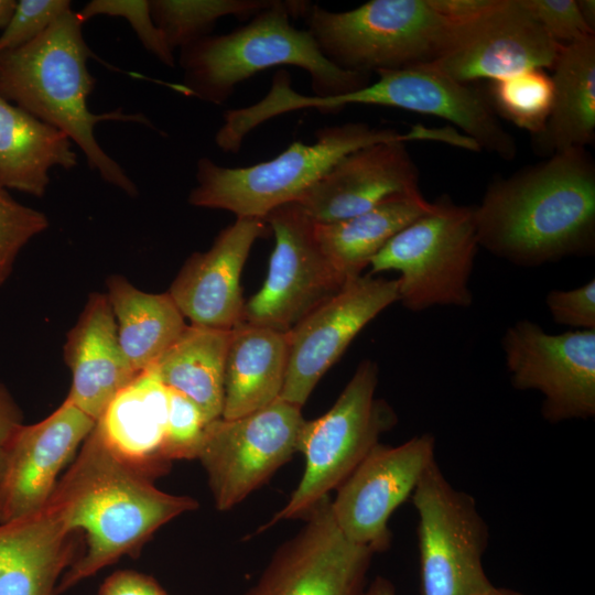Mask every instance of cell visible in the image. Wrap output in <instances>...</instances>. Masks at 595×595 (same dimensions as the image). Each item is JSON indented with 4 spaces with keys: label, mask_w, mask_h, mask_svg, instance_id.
Wrapping results in <instances>:
<instances>
[{
    "label": "cell",
    "mask_w": 595,
    "mask_h": 595,
    "mask_svg": "<svg viewBox=\"0 0 595 595\" xmlns=\"http://www.w3.org/2000/svg\"><path fill=\"white\" fill-rule=\"evenodd\" d=\"M96 421L68 400L45 419L13 434L0 475V523L42 509L58 475Z\"/></svg>",
    "instance_id": "cell-18"
},
{
    "label": "cell",
    "mask_w": 595,
    "mask_h": 595,
    "mask_svg": "<svg viewBox=\"0 0 595 595\" xmlns=\"http://www.w3.org/2000/svg\"><path fill=\"white\" fill-rule=\"evenodd\" d=\"M167 388L154 367L141 371L108 404L94 430L123 461L149 476L163 474Z\"/></svg>",
    "instance_id": "cell-23"
},
{
    "label": "cell",
    "mask_w": 595,
    "mask_h": 595,
    "mask_svg": "<svg viewBox=\"0 0 595 595\" xmlns=\"http://www.w3.org/2000/svg\"><path fill=\"white\" fill-rule=\"evenodd\" d=\"M479 247L534 267L595 248V164L573 148L493 181L473 207Z\"/></svg>",
    "instance_id": "cell-1"
},
{
    "label": "cell",
    "mask_w": 595,
    "mask_h": 595,
    "mask_svg": "<svg viewBox=\"0 0 595 595\" xmlns=\"http://www.w3.org/2000/svg\"><path fill=\"white\" fill-rule=\"evenodd\" d=\"M304 421L300 407L279 398L252 413L206 424L196 458L219 511L238 505L291 459Z\"/></svg>",
    "instance_id": "cell-11"
},
{
    "label": "cell",
    "mask_w": 595,
    "mask_h": 595,
    "mask_svg": "<svg viewBox=\"0 0 595 595\" xmlns=\"http://www.w3.org/2000/svg\"><path fill=\"white\" fill-rule=\"evenodd\" d=\"M418 193L419 170L405 142L386 141L340 159L294 203L314 224H331Z\"/></svg>",
    "instance_id": "cell-19"
},
{
    "label": "cell",
    "mask_w": 595,
    "mask_h": 595,
    "mask_svg": "<svg viewBox=\"0 0 595 595\" xmlns=\"http://www.w3.org/2000/svg\"><path fill=\"white\" fill-rule=\"evenodd\" d=\"M83 24L78 13L69 10L28 44L0 53V95L65 132L105 182L136 196V184L104 151L94 129L102 121L153 125L142 113L89 110L87 98L96 80L87 67L94 53L83 36Z\"/></svg>",
    "instance_id": "cell-3"
},
{
    "label": "cell",
    "mask_w": 595,
    "mask_h": 595,
    "mask_svg": "<svg viewBox=\"0 0 595 595\" xmlns=\"http://www.w3.org/2000/svg\"><path fill=\"white\" fill-rule=\"evenodd\" d=\"M64 360L72 372L66 400L97 421L112 399L139 374L120 348L106 293L94 292L66 335Z\"/></svg>",
    "instance_id": "cell-21"
},
{
    "label": "cell",
    "mask_w": 595,
    "mask_h": 595,
    "mask_svg": "<svg viewBox=\"0 0 595 595\" xmlns=\"http://www.w3.org/2000/svg\"><path fill=\"white\" fill-rule=\"evenodd\" d=\"M439 15L453 24L470 21L493 8L497 0H426Z\"/></svg>",
    "instance_id": "cell-39"
},
{
    "label": "cell",
    "mask_w": 595,
    "mask_h": 595,
    "mask_svg": "<svg viewBox=\"0 0 595 595\" xmlns=\"http://www.w3.org/2000/svg\"><path fill=\"white\" fill-rule=\"evenodd\" d=\"M106 295L122 354L138 374L154 366L187 326L167 292L141 291L121 274L107 279Z\"/></svg>",
    "instance_id": "cell-27"
},
{
    "label": "cell",
    "mask_w": 595,
    "mask_h": 595,
    "mask_svg": "<svg viewBox=\"0 0 595 595\" xmlns=\"http://www.w3.org/2000/svg\"><path fill=\"white\" fill-rule=\"evenodd\" d=\"M480 595H523L517 591L504 587H496L495 585L487 592Z\"/></svg>",
    "instance_id": "cell-44"
},
{
    "label": "cell",
    "mask_w": 595,
    "mask_h": 595,
    "mask_svg": "<svg viewBox=\"0 0 595 595\" xmlns=\"http://www.w3.org/2000/svg\"><path fill=\"white\" fill-rule=\"evenodd\" d=\"M563 46L523 0H497L482 15L454 24L445 48L430 64L461 83L491 82L527 69L552 68Z\"/></svg>",
    "instance_id": "cell-16"
},
{
    "label": "cell",
    "mask_w": 595,
    "mask_h": 595,
    "mask_svg": "<svg viewBox=\"0 0 595 595\" xmlns=\"http://www.w3.org/2000/svg\"><path fill=\"white\" fill-rule=\"evenodd\" d=\"M22 412L8 389L0 383V475L9 443L22 425Z\"/></svg>",
    "instance_id": "cell-40"
},
{
    "label": "cell",
    "mask_w": 595,
    "mask_h": 595,
    "mask_svg": "<svg viewBox=\"0 0 595 595\" xmlns=\"http://www.w3.org/2000/svg\"><path fill=\"white\" fill-rule=\"evenodd\" d=\"M316 141H294L275 158L244 167H226L208 158L196 164V181L188 203L196 207L224 209L237 217L264 219L270 212L294 203L347 154L386 141L429 140L452 144V128L421 125L407 132L379 129L363 122L321 128Z\"/></svg>",
    "instance_id": "cell-5"
},
{
    "label": "cell",
    "mask_w": 595,
    "mask_h": 595,
    "mask_svg": "<svg viewBox=\"0 0 595 595\" xmlns=\"http://www.w3.org/2000/svg\"><path fill=\"white\" fill-rule=\"evenodd\" d=\"M85 23L97 15L120 17L129 22L143 47L169 67L175 66L174 51L155 25L148 0H93L79 12Z\"/></svg>",
    "instance_id": "cell-33"
},
{
    "label": "cell",
    "mask_w": 595,
    "mask_h": 595,
    "mask_svg": "<svg viewBox=\"0 0 595 595\" xmlns=\"http://www.w3.org/2000/svg\"><path fill=\"white\" fill-rule=\"evenodd\" d=\"M286 365V333L245 322L235 326L225 360L221 418L236 419L279 399Z\"/></svg>",
    "instance_id": "cell-24"
},
{
    "label": "cell",
    "mask_w": 595,
    "mask_h": 595,
    "mask_svg": "<svg viewBox=\"0 0 595 595\" xmlns=\"http://www.w3.org/2000/svg\"><path fill=\"white\" fill-rule=\"evenodd\" d=\"M76 534L46 507L0 523V595H56Z\"/></svg>",
    "instance_id": "cell-22"
},
{
    "label": "cell",
    "mask_w": 595,
    "mask_h": 595,
    "mask_svg": "<svg viewBox=\"0 0 595 595\" xmlns=\"http://www.w3.org/2000/svg\"><path fill=\"white\" fill-rule=\"evenodd\" d=\"M379 79L349 94L332 97L298 94V110L315 109L332 113L347 105H375L435 116L452 122L473 140L479 150L512 160L516 141L502 127L488 95L470 84L461 83L431 64L379 71Z\"/></svg>",
    "instance_id": "cell-10"
},
{
    "label": "cell",
    "mask_w": 595,
    "mask_h": 595,
    "mask_svg": "<svg viewBox=\"0 0 595 595\" xmlns=\"http://www.w3.org/2000/svg\"><path fill=\"white\" fill-rule=\"evenodd\" d=\"M50 226L47 216L0 188V288L13 271L21 250Z\"/></svg>",
    "instance_id": "cell-32"
},
{
    "label": "cell",
    "mask_w": 595,
    "mask_h": 595,
    "mask_svg": "<svg viewBox=\"0 0 595 595\" xmlns=\"http://www.w3.org/2000/svg\"><path fill=\"white\" fill-rule=\"evenodd\" d=\"M576 4L584 22L592 31L595 32V1L576 0Z\"/></svg>",
    "instance_id": "cell-42"
},
{
    "label": "cell",
    "mask_w": 595,
    "mask_h": 595,
    "mask_svg": "<svg viewBox=\"0 0 595 595\" xmlns=\"http://www.w3.org/2000/svg\"><path fill=\"white\" fill-rule=\"evenodd\" d=\"M275 245L261 289L244 305L242 322L288 333L348 282L322 251L314 223L296 203L264 218Z\"/></svg>",
    "instance_id": "cell-12"
},
{
    "label": "cell",
    "mask_w": 595,
    "mask_h": 595,
    "mask_svg": "<svg viewBox=\"0 0 595 595\" xmlns=\"http://www.w3.org/2000/svg\"><path fill=\"white\" fill-rule=\"evenodd\" d=\"M167 393L164 456L170 463L175 459L196 458L207 424L204 415L198 407L182 393L170 388Z\"/></svg>",
    "instance_id": "cell-34"
},
{
    "label": "cell",
    "mask_w": 595,
    "mask_h": 595,
    "mask_svg": "<svg viewBox=\"0 0 595 595\" xmlns=\"http://www.w3.org/2000/svg\"><path fill=\"white\" fill-rule=\"evenodd\" d=\"M69 0H20L0 34V53L19 48L72 10Z\"/></svg>",
    "instance_id": "cell-35"
},
{
    "label": "cell",
    "mask_w": 595,
    "mask_h": 595,
    "mask_svg": "<svg viewBox=\"0 0 595 595\" xmlns=\"http://www.w3.org/2000/svg\"><path fill=\"white\" fill-rule=\"evenodd\" d=\"M277 0H152L150 11L155 25L174 51L210 35L218 19L253 17L274 6Z\"/></svg>",
    "instance_id": "cell-30"
},
{
    "label": "cell",
    "mask_w": 595,
    "mask_h": 595,
    "mask_svg": "<svg viewBox=\"0 0 595 595\" xmlns=\"http://www.w3.org/2000/svg\"><path fill=\"white\" fill-rule=\"evenodd\" d=\"M77 154L62 130L0 95V188L43 197L54 166L75 167Z\"/></svg>",
    "instance_id": "cell-25"
},
{
    "label": "cell",
    "mask_w": 595,
    "mask_h": 595,
    "mask_svg": "<svg viewBox=\"0 0 595 595\" xmlns=\"http://www.w3.org/2000/svg\"><path fill=\"white\" fill-rule=\"evenodd\" d=\"M378 366L363 360L334 405L322 416L304 421L298 452L304 472L288 502L259 528L264 531L283 520L304 518L348 477L398 422L393 409L376 398Z\"/></svg>",
    "instance_id": "cell-7"
},
{
    "label": "cell",
    "mask_w": 595,
    "mask_h": 595,
    "mask_svg": "<svg viewBox=\"0 0 595 595\" xmlns=\"http://www.w3.org/2000/svg\"><path fill=\"white\" fill-rule=\"evenodd\" d=\"M98 595H169L152 576L131 570L109 575L101 584Z\"/></svg>",
    "instance_id": "cell-38"
},
{
    "label": "cell",
    "mask_w": 595,
    "mask_h": 595,
    "mask_svg": "<svg viewBox=\"0 0 595 595\" xmlns=\"http://www.w3.org/2000/svg\"><path fill=\"white\" fill-rule=\"evenodd\" d=\"M304 19L329 62L366 75L434 62L454 26L426 0H371L342 12L311 4Z\"/></svg>",
    "instance_id": "cell-6"
},
{
    "label": "cell",
    "mask_w": 595,
    "mask_h": 595,
    "mask_svg": "<svg viewBox=\"0 0 595 595\" xmlns=\"http://www.w3.org/2000/svg\"><path fill=\"white\" fill-rule=\"evenodd\" d=\"M523 3L561 45L595 36L581 17L576 0H523Z\"/></svg>",
    "instance_id": "cell-36"
},
{
    "label": "cell",
    "mask_w": 595,
    "mask_h": 595,
    "mask_svg": "<svg viewBox=\"0 0 595 595\" xmlns=\"http://www.w3.org/2000/svg\"><path fill=\"white\" fill-rule=\"evenodd\" d=\"M17 1L14 0H0V29H4L10 21L13 11L15 9Z\"/></svg>",
    "instance_id": "cell-43"
},
{
    "label": "cell",
    "mask_w": 595,
    "mask_h": 595,
    "mask_svg": "<svg viewBox=\"0 0 595 595\" xmlns=\"http://www.w3.org/2000/svg\"><path fill=\"white\" fill-rule=\"evenodd\" d=\"M363 595H397L393 584L383 576H376L367 584Z\"/></svg>",
    "instance_id": "cell-41"
},
{
    "label": "cell",
    "mask_w": 595,
    "mask_h": 595,
    "mask_svg": "<svg viewBox=\"0 0 595 595\" xmlns=\"http://www.w3.org/2000/svg\"><path fill=\"white\" fill-rule=\"evenodd\" d=\"M309 1H282L260 11L247 24L221 35H206L181 47L183 83L178 91L221 105L241 82L275 66L307 72L314 96L332 97L358 90L370 75L348 72L329 62L307 30L296 29L291 17H303Z\"/></svg>",
    "instance_id": "cell-4"
},
{
    "label": "cell",
    "mask_w": 595,
    "mask_h": 595,
    "mask_svg": "<svg viewBox=\"0 0 595 595\" xmlns=\"http://www.w3.org/2000/svg\"><path fill=\"white\" fill-rule=\"evenodd\" d=\"M487 95L497 116L534 137L543 131L550 117L553 84L543 69L532 68L491 80Z\"/></svg>",
    "instance_id": "cell-31"
},
{
    "label": "cell",
    "mask_w": 595,
    "mask_h": 595,
    "mask_svg": "<svg viewBox=\"0 0 595 595\" xmlns=\"http://www.w3.org/2000/svg\"><path fill=\"white\" fill-rule=\"evenodd\" d=\"M398 301V279L360 275L304 317L286 333L288 365L280 399L302 408L361 329Z\"/></svg>",
    "instance_id": "cell-17"
},
{
    "label": "cell",
    "mask_w": 595,
    "mask_h": 595,
    "mask_svg": "<svg viewBox=\"0 0 595 595\" xmlns=\"http://www.w3.org/2000/svg\"><path fill=\"white\" fill-rule=\"evenodd\" d=\"M478 247L473 207L441 198L396 234L369 267L371 273L399 272V302L410 311L468 307Z\"/></svg>",
    "instance_id": "cell-8"
},
{
    "label": "cell",
    "mask_w": 595,
    "mask_h": 595,
    "mask_svg": "<svg viewBox=\"0 0 595 595\" xmlns=\"http://www.w3.org/2000/svg\"><path fill=\"white\" fill-rule=\"evenodd\" d=\"M230 331L187 325L153 366L165 387L182 393L198 407L206 423L223 414Z\"/></svg>",
    "instance_id": "cell-29"
},
{
    "label": "cell",
    "mask_w": 595,
    "mask_h": 595,
    "mask_svg": "<svg viewBox=\"0 0 595 595\" xmlns=\"http://www.w3.org/2000/svg\"><path fill=\"white\" fill-rule=\"evenodd\" d=\"M547 307L556 324L595 331V280L571 290H552Z\"/></svg>",
    "instance_id": "cell-37"
},
{
    "label": "cell",
    "mask_w": 595,
    "mask_h": 595,
    "mask_svg": "<svg viewBox=\"0 0 595 595\" xmlns=\"http://www.w3.org/2000/svg\"><path fill=\"white\" fill-rule=\"evenodd\" d=\"M431 206L421 193L392 198L348 219L315 224V237L335 270L349 282L361 275L396 234Z\"/></svg>",
    "instance_id": "cell-28"
},
{
    "label": "cell",
    "mask_w": 595,
    "mask_h": 595,
    "mask_svg": "<svg viewBox=\"0 0 595 595\" xmlns=\"http://www.w3.org/2000/svg\"><path fill=\"white\" fill-rule=\"evenodd\" d=\"M245 595H363L375 553L350 542L337 527L331 497L305 517Z\"/></svg>",
    "instance_id": "cell-15"
},
{
    "label": "cell",
    "mask_w": 595,
    "mask_h": 595,
    "mask_svg": "<svg viewBox=\"0 0 595 595\" xmlns=\"http://www.w3.org/2000/svg\"><path fill=\"white\" fill-rule=\"evenodd\" d=\"M418 512L421 595H480L494 584L483 556L489 528L476 499L454 487L436 459L411 495Z\"/></svg>",
    "instance_id": "cell-9"
},
{
    "label": "cell",
    "mask_w": 595,
    "mask_h": 595,
    "mask_svg": "<svg viewBox=\"0 0 595 595\" xmlns=\"http://www.w3.org/2000/svg\"><path fill=\"white\" fill-rule=\"evenodd\" d=\"M73 533H83L84 553L56 587L79 582L134 553L160 527L198 507L196 499L165 493L123 461L93 431L44 506Z\"/></svg>",
    "instance_id": "cell-2"
},
{
    "label": "cell",
    "mask_w": 595,
    "mask_h": 595,
    "mask_svg": "<svg viewBox=\"0 0 595 595\" xmlns=\"http://www.w3.org/2000/svg\"><path fill=\"white\" fill-rule=\"evenodd\" d=\"M267 225L262 218L237 217L207 251L184 262L167 293L192 325L230 331L242 322L240 275Z\"/></svg>",
    "instance_id": "cell-20"
},
{
    "label": "cell",
    "mask_w": 595,
    "mask_h": 595,
    "mask_svg": "<svg viewBox=\"0 0 595 595\" xmlns=\"http://www.w3.org/2000/svg\"><path fill=\"white\" fill-rule=\"evenodd\" d=\"M501 344L512 387L542 394L545 421L595 415V331L554 335L520 320L506 329Z\"/></svg>",
    "instance_id": "cell-13"
},
{
    "label": "cell",
    "mask_w": 595,
    "mask_h": 595,
    "mask_svg": "<svg viewBox=\"0 0 595 595\" xmlns=\"http://www.w3.org/2000/svg\"><path fill=\"white\" fill-rule=\"evenodd\" d=\"M553 102L534 150L552 155L595 140V36L564 45L552 67Z\"/></svg>",
    "instance_id": "cell-26"
},
{
    "label": "cell",
    "mask_w": 595,
    "mask_h": 595,
    "mask_svg": "<svg viewBox=\"0 0 595 595\" xmlns=\"http://www.w3.org/2000/svg\"><path fill=\"white\" fill-rule=\"evenodd\" d=\"M435 461V437L423 433L397 445L378 443L336 489L331 511L350 542L375 554L390 548L389 520Z\"/></svg>",
    "instance_id": "cell-14"
}]
</instances>
